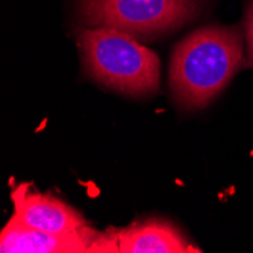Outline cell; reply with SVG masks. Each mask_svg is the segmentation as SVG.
<instances>
[{"label":"cell","mask_w":253,"mask_h":253,"mask_svg":"<svg viewBox=\"0 0 253 253\" xmlns=\"http://www.w3.org/2000/svg\"><path fill=\"white\" fill-rule=\"evenodd\" d=\"M243 34L237 26H205L187 35L171 55L169 84L185 109L210 105L243 65Z\"/></svg>","instance_id":"cell-1"},{"label":"cell","mask_w":253,"mask_h":253,"mask_svg":"<svg viewBox=\"0 0 253 253\" xmlns=\"http://www.w3.org/2000/svg\"><path fill=\"white\" fill-rule=\"evenodd\" d=\"M85 73L117 93L141 97L159 88L161 64L136 38L106 28H86L78 35Z\"/></svg>","instance_id":"cell-2"},{"label":"cell","mask_w":253,"mask_h":253,"mask_svg":"<svg viewBox=\"0 0 253 253\" xmlns=\"http://www.w3.org/2000/svg\"><path fill=\"white\" fill-rule=\"evenodd\" d=\"M200 9V0H79L85 26L114 29L143 41L188 25Z\"/></svg>","instance_id":"cell-3"},{"label":"cell","mask_w":253,"mask_h":253,"mask_svg":"<svg viewBox=\"0 0 253 253\" xmlns=\"http://www.w3.org/2000/svg\"><path fill=\"white\" fill-rule=\"evenodd\" d=\"M11 199L14 202L11 220L21 226L50 234H65L88 226L70 205L37 191L32 183H20L11 193Z\"/></svg>","instance_id":"cell-4"},{"label":"cell","mask_w":253,"mask_h":253,"mask_svg":"<svg viewBox=\"0 0 253 253\" xmlns=\"http://www.w3.org/2000/svg\"><path fill=\"white\" fill-rule=\"evenodd\" d=\"M102 234L85 226L65 234L37 231L9 218L0 234V252L3 253H85L96 252Z\"/></svg>","instance_id":"cell-5"},{"label":"cell","mask_w":253,"mask_h":253,"mask_svg":"<svg viewBox=\"0 0 253 253\" xmlns=\"http://www.w3.org/2000/svg\"><path fill=\"white\" fill-rule=\"evenodd\" d=\"M119 253H188L200 252L177 227L163 220H146L114 231Z\"/></svg>","instance_id":"cell-6"},{"label":"cell","mask_w":253,"mask_h":253,"mask_svg":"<svg viewBox=\"0 0 253 253\" xmlns=\"http://www.w3.org/2000/svg\"><path fill=\"white\" fill-rule=\"evenodd\" d=\"M244 37L247 45V62L253 67V0L249 3L244 17Z\"/></svg>","instance_id":"cell-7"}]
</instances>
